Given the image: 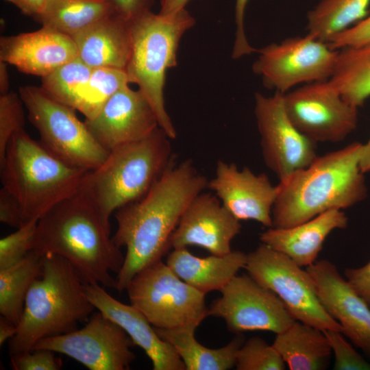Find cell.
Returning a JSON list of instances; mask_svg holds the SVG:
<instances>
[{
	"label": "cell",
	"instance_id": "cell-1",
	"mask_svg": "<svg viewBox=\"0 0 370 370\" xmlns=\"http://www.w3.org/2000/svg\"><path fill=\"white\" fill-rule=\"evenodd\" d=\"M208 180L187 159L169 168L141 199L114 213L117 228L112 239L126 254L115 278L122 292L132 278L161 260L171 248V238L191 201L208 188Z\"/></svg>",
	"mask_w": 370,
	"mask_h": 370
},
{
	"label": "cell",
	"instance_id": "cell-2",
	"mask_svg": "<svg viewBox=\"0 0 370 370\" xmlns=\"http://www.w3.org/2000/svg\"><path fill=\"white\" fill-rule=\"evenodd\" d=\"M32 250L67 260L85 284L114 288L125 256L110 237V227L82 193L60 202L37 223Z\"/></svg>",
	"mask_w": 370,
	"mask_h": 370
},
{
	"label": "cell",
	"instance_id": "cell-3",
	"mask_svg": "<svg viewBox=\"0 0 370 370\" xmlns=\"http://www.w3.org/2000/svg\"><path fill=\"white\" fill-rule=\"evenodd\" d=\"M362 143L354 142L327 153L279 182L272 209L273 227L285 228L330 210H344L367 197L360 167Z\"/></svg>",
	"mask_w": 370,
	"mask_h": 370
},
{
	"label": "cell",
	"instance_id": "cell-4",
	"mask_svg": "<svg viewBox=\"0 0 370 370\" xmlns=\"http://www.w3.org/2000/svg\"><path fill=\"white\" fill-rule=\"evenodd\" d=\"M95 308L74 267L61 256H43L41 273L27 292L17 332L10 340V356L32 351L42 338L75 330Z\"/></svg>",
	"mask_w": 370,
	"mask_h": 370
},
{
	"label": "cell",
	"instance_id": "cell-5",
	"mask_svg": "<svg viewBox=\"0 0 370 370\" xmlns=\"http://www.w3.org/2000/svg\"><path fill=\"white\" fill-rule=\"evenodd\" d=\"M170 140L159 127L144 138L112 149L99 167L87 173L79 192L108 226L112 213L143 197L175 164Z\"/></svg>",
	"mask_w": 370,
	"mask_h": 370
},
{
	"label": "cell",
	"instance_id": "cell-6",
	"mask_svg": "<svg viewBox=\"0 0 370 370\" xmlns=\"http://www.w3.org/2000/svg\"><path fill=\"white\" fill-rule=\"evenodd\" d=\"M0 170L3 187L18 202L25 224L77 194L89 171L60 160L24 129L10 140Z\"/></svg>",
	"mask_w": 370,
	"mask_h": 370
},
{
	"label": "cell",
	"instance_id": "cell-7",
	"mask_svg": "<svg viewBox=\"0 0 370 370\" xmlns=\"http://www.w3.org/2000/svg\"><path fill=\"white\" fill-rule=\"evenodd\" d=\"M195 23L185 8L169 15L149 10L129 21L131 51L125 71L130 83L136 84L149 103L159 127L171 140L177 132L165 108V75L177 65L180 40Z\"/></svg>",
	"mask_w": 370,
	"mask_h": 370
},
{
	"label": "cell",
	"instance_id": "cell-8",
	"mask_svg": "<svg viewBox=\"0 0 370 370\" xmlns=\"http://www.w3.org/2000/svg\"><path fill=\"white\" fill-rule=\"evenodd\" d=\"M125 290L130 304L156 328L195 331L209 316L206 294L184 282L162 260L136 273Z\"/></svg>",
	"mask_w": 370,
	"mask_h": 370
},
{
	"label": "cell",
	"instance_id": "cell-9",
	"mask_svg": "<svg viewBox=\"0 0 370 370\" xmlns=\"http://www.w3.org/2000/svg\"><path fill=\"white\" fill-rule=\"evenodd\" d=\"M19 95L28 120L37 130L40 142L63 162L91 171L99 167L109 151L93 136L75 110L47 94L41 87L23 86Z\"/></svg>",
	"mask_w": 370,
	"mask_h": 370
},
{
	"label": "cell",
	"instance_id": "cell-10",
	"mask_svg": "<svg viewBox=\"0 0 370 370\" xmlns=\"http://www.w3.org/2000/svg\"><path fill=\"white\" fill-rule=\"evenodd\" d=\"M245 269L281 299L296 321L342 332L341 325L321 302L310 274L287 256L261 243L247 254Z\"/></svg>",
	"mask_w": 370,
	"mask_h": 370
},
{
	"label": "cell",
	"instance_id": "cell-11",
	"mask_svg": "<svg viewBox=\"0 0 370 370\" xmlns=\"http://www.w3.org/2000/svg\"><path fill=\"white\" fill-rule=\"evenodd\" d=\"M258 53L254 72L267 88L285 94L299 85L329 79L338 50L307 34L271 43Z\"/></svg>",
	"mask_w": 370,
	"mask_h": 370
},
{
	"label": "cell",
	"instance_id": "cell-12",
	"mask_svg": "<svg viewBox=\"0 0 370 370\" xmlns=\"http://www.w3.org/2000/svg\"><path fill=\"white\" fill-rule=\"evenodd\" d=\"M286 113L313 142L338 143L357 127V108L347 103L329 80L301 85L285 94Z\"/></svg>",
	"mask_w": 370,
	"mask_h": 370
},
{
	"label": "cell",
	"instance_id": "cell-13",
	"mask_svg": "<svg viewBox=\"0 0 370 370\" xmlns=\"http://www.w3.org/2000/svg\"><path fill=\"white\" fill-rule=\"evenodd\" d=\"M254 114L264 162L283 182L309 166L318 156L317 143L302 134L288 117L283 94L256 92Z\"/></svg>",
	"mask_w": 370,
	"mask_h": 370
},
{
	"label": "cell",
	"instance_id": "cell-14",
	"mask_svg": "<svg viewBox=\"0 0 370 370\" xmlns=\"http://www.w3.org/2000/svg\"><path fill=\"white\" fill-rule=\"evenodd\" d=\"M134 345L119 325L98 311L83 328L42 338L32 350L64 354L90 370H126L136 358L131 350Z\"/></svg>",
	"mask_w": 370,
	"mask_h": 370
},
{
	"label": "cell",
	"instance_id": "cell-15",
	"mask_svg": "<svg viewBox=\"0 0 370 370\" xmlns=\"http://www.w3.org/2000/svg\"><path fill=\"white\" fill-rule=\"evenodd\" d=\"M220 292L208 315L223 319L232 333L269 331L278 334L296 321L273 292L249 275H235Z\"/></svg>",
	"mask_w": 370,
	"mask_h": 370
},
{
	"label": "cell",
	"instance_id": "cell-16",
	"mask_svg": "<svg viewBox=\"0 0 370 370\" xmlns=\"http://www.w3.org/2000/svg\"><path fill=\"white\" fill-rule=\"evenodd\" d=\"M208 189L240 221L252 220L272 227V209L279 188L266 174H256L247 166L239 169L234 163L219 160Z\"/></svg>",
	"mask_w": 370,
	"mask_h": 370
},
{
	"label": "cell",
	"instance_id": "cell-17",
	"mask_svg": "<svg viewBox=\"0 0 370 370\" xmlns=\"http://www.w3.org/2000/svg\"><path fill=\"white\" fill-rule=\"evenodd\" d=\"M86 126L99 144L112 149L140 140L159 127L156 114L139 90L129 85L115 92Z\"/></svg>",
	"mask_w": 370,
	"mask_h": 370
},
{
	"label": "cell",
	"instance_id": "cell-18",
	"mask_svg": "<svg viewBox=\"0 0 370 370\" xmlns=\"http://www.w3.org/2000/svg\"><path fill=\"white\" fill-rule=\"evenodd\" d=\"M239 220L210 193H201L188 204L171 238V247L197 246L211 254L231 252V242L241 230Z\"/></svg>",
	"mask_w": 370,
	"mask_h": 370
},
{
	"label": "cell",
	"instance_id": "cell-19",
	"mask_svg": "<svg viewBox=\"0 0 370 370\" xmlns=\"http://www.w3.org/2000/svg\"><path fill=\"white\" fill-rule=\"evenodd\" d=\"M327 312L341 326L342 333L370 359V308L354 291L336 265L327 260L306 268Z\"/></svg>",
	"mask_w": 370,
	"mask_h": 370
},
{
	"label": "cell",
	"instance_id": "cell-20",
	"mask_svg": "<svg viewBox=\"0 0 370 370\" xmlns=\"http://www.w3.org/2000/svg\"><path fill=\"white\" fill-rule=\"evenodd\" d=\"M77 58L72 37L47 27L0 38V61L42 78Z\"/></svg>",
	"mask_w": 370,
	"mask_h": 370
},
{
	"label": "cell",
	"instance_id": "cell-21",
	"mask_svg": "<svg viewBox=\"0 0 370 370\" xmlns=\"http://www.w3.org/2000/svg\"><path fill=\"white\" fill-rule=\"evenodd\" d=\"M85 291L95 308L119 325L145 352L153 370H186L173 346L159 336L138 308L116 300L99 284H85Z\"/></svg>",
	"mask_w": 370,
	"mask_h": 370
},
{
	"label": "cell",
	"instance_id": "cell-22",
	"mask_svg": "<svg viewBox=\"0 0 370 370\" xmlns=\"http://www.w3.org/2000/svg\"><path fill=\"white\" fill-rule=\"evenodd\" d=\"M348 218L342 210H330L299 223L285 227H269L260 235L262 243L278 251L302 267L314 264L329 234L347 226Z\"/></svg>",
	"mask_w": 370,
	"mask_h": 370
},
{
	"label": "cell",
	"instance_id": "cell-23",
	"mask_svg": "<svg viewBox=\"0 0 370 370\" xmlns=\"http://www.w3.org/2000/svg\"><path fill=\"white\" fill-rule=\"evenodd\" d=\"M77 58L91 69H125L131 51L129 21L113 13L71 36Z\"/></svg>",
	"mask_w": 370,
	"mask_h": 370
},
{
	"label": "cell",
	"instance_id": "cell-24",
	"mask_svg": "<svg viewBox=\"0 0 370 370\" xmlns=\"http://www.w3.org/2000/svg\"><path fill=\"white\" fill-rule=\"evenodd\" d=\"M247 260V254L241 251L198 257L184 247L173 249L166 264L184 282L206 294L221 291L241 269H245Z\"/></svg>",
	"mask_w": 370,
	"mask_h": 370
},
{
	"label": "cell",
	"instance_id": "cell-25",
	"mask_svg": "<svg viewBox=\"0 0 370 370\" xmlns=\"http://www.w3.org/2000/svg\"><path fill=\"white\" fill-rule=\"evenodd\" d=\"M273 346L291 370H325L329 366L332 349L324 332L299 321L276 334Z\"/></svg>",
	"mask_w": 370,
	"mask_h": 370
},
{
	"label": "cell",
	"instance_id": "cell-26",
	"mask_svg": "<svg viewBox=\"0 0 370 370\" xmlns=\"http://www.w3.org/2000/svg\"><path fill=\"white\" fill-rule=\"evenodd\" d=\"M154 328L162 339L173 346L186 370L230 369L236 366L238 349L245 341L244 336L238 334L224 347L210 349L196 340L195 331Z\"/></svg>",
	"mask_w": 370,
	"mask_h": 370
},
{
	"label": "cell",
	"instance_id": "cell-27",
	"mask_svg": "<svg viewBox=\"0 0 370 370\" xmlns=\"http://www.w3.org/2000/svg\"><path fill=\"white\" fill-rule=\"evenodd\" d=\"M328 80L347 103L361 107L370 97V43L338 50Z\"/></svg>",
	"mask_w": 370,
	"mask_h": 370
},
{
	"label": "cell",
	"instance_id": "cell-28",
	"mask_svg": "<svg viewBox=\"0 0 370 370\" xmlns=\"http://www.w3.org/2000/svg\"><path fill=\"white\" fill-rule=\"evenodd\" d=\"M113 13L110 0H52L36 20L71 37Z\"/></svg>",
	"mask_w": 370,
	"mask_h": 370
},
{
	"label": "cell",
	"instance_id": "cell-29",
	"mask_svg": "<svg viewBox=\"0 0 370 370\" xmlns=\"http://www.w3.org/2000/svg\"><path fill=\"white\" fill-rule=\"evenodd\" d=\"M43 256L29 251L18 262L0 270V313L18 325L27 292L42 270Z\"/></svg>",
	"mask_w": 370,
	"mask_h": 370
},
{
	"label": "cell",
	"instance_id": "cell-30",
	"mask_svg": "<svg viewBox=\"0 0 370 370\" xmlns=\"http://www.w3.org/2000/svg\"><path fill=\"white\" fill-rule=\"evenodd\" d=\"M369 5L370 0H320L308 12L307 34L328 42L367 16Z\"/></svg>",
	"mask_w": 370,
	"mask_h": 370
},
{
	"label": "cell",
	"instance_id": "cell-31",
	"mask_svg": "<svg viewBox=\"0 0 370 370\" xmlns=\"http://www.w3.org/2000/svg\"><path fill=\"white\" fill-rule=\"evenodd\" d=\"M92 70L77 58L42 77L40 87L55 100L76 110Z\"/></svg>",
	"mask_w": 370,
	"mask_h": 370
},
{
	"label": "cell",
	"instance_id": "cell-32",
	"mask_svg": "<svg viewBox=\"0 0 370 370\" xmlns=\"http://www.w3.org/2000/svg\"><path fill=\"white\" fill-rule=\"evenodd\" d=\"M126 71L114 68L93 69L90 79L83 90L76 110L85 119L93 118L108 99L121 88L129 85Z\"/></svg>",
	"mask_w": 370,
	"mask_h": 370
},
{
	"label": "cell",
	"instance_id": "cell-33",
	"mask_svg": "<svg viewBox=\"0 0 370 370\" xmlns=\"http://www.w3.org/2000/svg\"><path fill=\"white\" fill-rule=\"evenodd\" d=\"M286 364L273 345L254 336L245 341L236 356L237 370H284Z\"/></svg>",
	"mask_w": 370,
	"mask_h": 370
},
{
	"label": "cell",
	"instance_id": "cell-34",
	"mask_svg": "<svg viewBox=\"0 0 370 370\" xmlns=\"http://www.w3.org/2000/svg\"><path fill=\"white\" fill-rule=\"evenodd\" d=\"M23 106L19 94L9 91L0 96V164L4 160L12 136L24 129Z\"/></svg>",
	"mask_w": 370,
	"mask_h": 370
},
{
	"label": "cell",
	"instance_id": "cell-35",
	"mask_svg": "<svg viewBox=\"0 0 370 370\" xmlns=\"http://www.w3.org/2000/svg\"><path fill=\"white\" fill-rule=\"evenodd\" d=\"M37 223L30 221L0 240V270L18 262L32 250Z\"/></svg>",
	"mask_w": 370,
	"mask_h": 370
},
{
	"label": "cell",
	"instance_id": "cell-36",
	"mask_svg": "<svg viewBox=\"0 0 370 370\" xmlns=\"http://www.w3.org/2000/svg\"><path fill=\"white\" fill-rule=\"evenodd\" d=\"M334 356V370H370V362L363 358L337 330H323Z\"/></svg>",
	"mask_w": 370,
	"mask_h": 370
},
{
	"label": "cell",
	"instance_id": "cell-37",
	"mask_svg": "<svg viewBox=\"0 0 370 370\" xmlns=\"http://www.w3.org/2000/svg\"><path fill=\"white\" fill-rule=\"evenodd\" d=\"M54 352L39 349L11 356V365L14 370H59L62 360Z\"/></svg>",
	"mask_w": 370,
	"mask_h": 370
},
{
	"label": "cell",
	"instance_id": "cell-38",
	"mask_svg": "<svg viewBox=\"0 0 370 370\" xmlns=\"http://www.w3.org/2000/svg\"><path fill=\"white\" fill-rule=\"evenodd\" d=\"M328 43L336 50L369 44L370 14L331 38Z\"/></svg>",
	"mask_w": 370,
	"mask_h": 370
},
{
	"label": "cell",
	"instance_id": "cell-39",
	"mask_svg": "<svg viewBox=\"0 0 370 370\" xmlns=\"http://www.w3.org/2000/svg\"><path fill=\"white\" fill-rule=\"evenodd\" d=\"M249 0H236L235 23L236 33L232 51L234 59L240 58L244 56L252 53L256 51L247 39L244 27V18L247 4Z\"/></svg>",
	"mask_w": 370,
	"mask_h": 370
},
{
	"label": "cell",
	"instance_id": "cell-40",
	"mask_svg": "<svg viewBox=\"0 0 370 370\" xmlns=\"http://www.w3.org/2000/svg\"><path fill=\"white\" fill-rule=\"evenodd\" d=\"M344 276L354 291L370 308V260L362 267L346 268Z\"/></svg>",
	"mask_w": 370,
	"mask_h": 370
},
{
	"label": "cell",
	"instance_id": "cell-41",
	"mask_svg": "<svg viewBox=\"0 0 370 370\" xmlns=\"http://www.w3.org/2000/svg\"><path fill=\"white\" fill-rule=\"evenodd\" d=\"M0 221L16 229L25 224L18 202L3 187L0 190Z\"/></svg>",
	"mask_w": 370,
	"mask_h": 370
},
{
	"label": "cell",
	"instance_id": "cell-42",
	"mask_svg": "<svg viewBox=\"0 0 370 370\" xmlns=\"http://www.w3.org/2000/svg\"><path fill=\"white\" fill-rule=\"evenodd\" d=\"M116 14L129 21L151 10L153 0H110Z\"/></svg>",
	"mask_w": 370,
	"mask_h": 370
},
{
	"label": "cell",
	"instance_id": "cell-43",
	"mask_svg": "<svg viewBox=\"0 0 370 370\" xmlns=\"http://www.w3.org/2000/svg\"><path fill=\"white\" fill-rule=\"evenodd\" d=\"M18 8L24 14L37 18L52 0H5Z\"/></svg>",
	"mask_w": 370,
	"mask_h": 370
},
{
	"label": "cell",
	"instance_id": "cell-44",
	"mask_svg": "<svg viewBox=\"0 0 370 370\" xmlns=\"http://www.w3.org/2000/svg\"><path fill=\"white\" fill-rule=\"evenodd\" d=\"M17 325L1 315L0 317V345L8 339H11L17 332Z\"/></svg>",
	"mask_w": 370,
	"mask_h": 370
},
{
	"label": "cell",
	"instance_id": "cell-45",
	"mask_svg": "<svg viewBox=\"0 0 370 370\" xmlns=\"http://www.w3.org/2000/svg\"><path fill=\"white\" fill-rule=\"evenodd\" d=\"M190 0H160V14L169 15L175 14L182 9Z\"/></svg>",
	"mask_w": 370,
	"mask_h": 370
},
{
	"label": "cell",
	"instance_id": "cell-46",
	"mask_svg": "<svg viewBox=\"0 0 370 370\" xmlns=\"http://www.w3.org/2000/svg\"><path fill=\"white\" fill-rule=\"evenodd\" d=\"M360 167L362 173L370 172V136L365 144H362L360 158Z\"/></svg>",
	"mask_w": 370,
	"mask_h": 370
},
{
	"label": "cell",
	"instance_id": "cell-47",
	"mask_svg": "<svg viewBox=\"0 0 370 370\" xmlns=\"http://www.w3.org/2000/svg\"><path fill=\"white\" fill-rule=\"evenodd\" d=\"M10 79L7 70V63L0 61V93L5 94L9 92Z\"/></svg>",
	"mask_w": 370,
	"mask_h": 370
}]
</instances>
